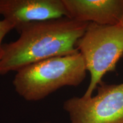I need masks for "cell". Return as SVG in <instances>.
Segmentation results:
<instances>
[{"instance_id":"7","label":"cell","mask_w":123,"mask_h":123,"mask_svg":"<svg viewBox=\"0 0 123 123\" xmlns=\"http://www.w3.org/2000/svg\"><path fill=\"white\" fill-rule=\"evenodd\" d=\"M13 29H14V26L11 22L4 19L0 20V52L3 39L10 31Z\"/></svg>"},{"instance_id":"6","label":"cell","mask_w":123,"mask_h":123,"mask_svg":"<svg viewBox=\"0 0 123 123\" xmlns=\"http://www.w3.org/2000/svg\"><path fill=\"white\" fill-rule=\"evenodd\" d=\"M68 17L100 25H116L123 12V0H63Z\"/></svg>"},{"instance_id":"2","label":"cell","mask_w":123,"mask_h":123,"mask_svg":"<svg viewBox=\"0 0 123 123\" xmlns=\"http://www.w3.org/2000/svg\"><path fill=\"white\" fill-rule=\"evenodd\" d=\"M87 68L79 51L27 65L17 71L15 92L27 101L42 100L65 86L77 87L86 77Z\"/></svg>"},{"instance_id":"5","label":"cell","mask_w":123,"mask_h":123,"mask_svg":"<svg viewBox=\"0 0 123 123\" xmlns=\"http://www.w3.org/2000/svg\"><path fill=\"white\" fill-rule=\"evenodd\" d=\"M0 15L15 29L32 22L68 17L63 0H0Z\"/></svg>"},{"instance_id":"3","label":"cell","mask_w":123,"mask_h":123,"mask_svg":"<svg viewBox=\"0 0 123 123\" xmlns=\"http://www.w3.org/2000/svg\"><path fill=\"white\" fill-rule=\"evenodd\" d=\"M76 47L90 74V83L83 96L89 98L102 81L104 75L115 71L117 63L123 56V29L117 25L90 22Z\"/></svg>"},{"instance_id":"1","label":"cell","mask_w":123,"mask_h":123,"mask_svg":"<svg viewBox=\"0 0 123 123\" xmlns=\"http://www.w3.org/2000/svg\"><path fill=\"white\" fill-rule=\"evenodd\" d=\"M88 24L64 17L18 27V39L1 46L0 75L42 60L78 52L76 43Z\"/></svg>"},{"instance_id":"4","label":"cell","mask_w":123,"mask_h":123,"mask_svg":"<svg viewBox=\"0 0 123 123\" xmlns=\"http://www.w3.org/2000/svg\"><path fill=\"white\" fill-rule=\"evenodd\" d=\"M96 89L94 96L73 97L64 101L71 123H123V83L102 81Z\"/></svg>"},{"instance_id":"8","label":"cell","mask_w":123,"mask_h":123,"mask_svg":"<svg viewBox=\"0 0 123 123\" xmlns=\"http://www.w3.org/2000/svg\"><path fill=\"white\" fill-rule=\"evenodd\" d=\"M116 25L119 26V27H121V28L123 29V12L122 13V15H121V17L120 18V19L119 23H118L117 25Z\"/></svg>"}]
</instances>
